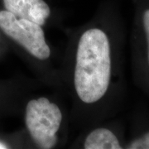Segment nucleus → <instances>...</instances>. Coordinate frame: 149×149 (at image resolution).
<instances>
[{
	"mask_svg": "<svg viewBox=\"0 0 149 149\" xmlns=\"http://www.w3.org/2000/svg\"><path fill=\"white\" fill-rule=\"evenodd\" d=\"M7 148V146H5L3 143H0V149H5Z\"/></svg>",
	"mask_w": 149,
	"mask_h": 149,
	"instance_id": "8",
	"label": "nucleus"
},
{
	"mask_svg": "<svg viewBox=\"0 0 149 149\" xmlns=\"http://www.w3.org/2000/svg\"><path fill=\"white\" fill-rule=\"evenodd\" d=\"M129 149H149V132L134 140L128 147Z\"/></svg>",
	"mask_w": 149,
	"mask_h": 149,
	"instance_id": "6",
	"label": "nucleus"
},
{
	"mask_svg": "<svg viewBox=\"0 0 149 149\" xmlns=\"http://www.w3.org/2000/svg\"><path fill=\"white\" fill-rule=\"evenodd\" d=\"M143 25L144 29L146 32V35L148 37V60H149V9L144 13L143 15Z\"/></svg>",
	"mask_w": 149,
	"mask_h": 149,
	"instance_id": "7",
	"label": "nucleus"
},
{
	"mask_svg": "<svg viewBox=\"0 0 149 149\" xmlns=\"http://www.w3.org/2000/svg\"><path fill=\"white\" fill-rule=\"evenodd\" d=\"M62 114L59 107L46 98L32 100L26 109V125L34 142L40 148L49 149L56 143Z\"/></svg>",
	"mask_w": 149,
	"mask_h": 149,
	"instance_id": "2",
	"label": "nucleus"
},
{
	"mask_svg": "<svg viewBox=\"0 0 149 149\" xmlns=\"http://www.w3.org/2000/svg\"><path fill=\"white\" fill-rule=\"evenodd\" d=\"M111 74L110 47L106 34L98 28L81 36L76 54L74 87L80 99L91 104L106 93Z\"/></svg>",
	"mask_w": 149,
	"mask_h": 149,
	"instance_id": "1",
	"label": "nucleus"
},
{
	"mask_svg": "<svg viewBox=\"0 0 149 149\" xmlns=\"http://www.w3.org/2000/svg\"><path fill=\"white\" fill-rule=\"evenodd\" d=\"M0 28L36 58L46 60L50 56L51 51L40 25L26 19H18L6 10L0 11Z\"/></svg>",
	"mask_w": 149,
	"mask_h": 149,
	"instance_id": "3",
	"label": "nucleus"
},
{
	"mask_svg": "<svg viewBox=\"0 0 149 149\" xmlns=\"http://www.w3.org/2000/svg\"><path fill=\"white\" fill-rule=\"evenodd\" d=\"M117 137L106 128H97L91 132L85 142L86 149H120Z\"/></svg>",
	"mask_w": 149,
	"mask_h": 149,
	"instance_id": "5",
	"label": "nucleus"
},
{
	"mask_svg": "<svg viewBox=\"0 0 149 149\" xmlns=\"http://www.w3.org/2000/svg\"><path fill=\"white\" fill-rule=\"evenodd\" d=\"M7 11L19 18L33 22L42 26L51 11L43 0H3Z\"/></svg>",
	"mask_w": 149,
	"mask_h": 149,
	"instance_id": "4",
	"label": "nucleus"
}]
</instances>
